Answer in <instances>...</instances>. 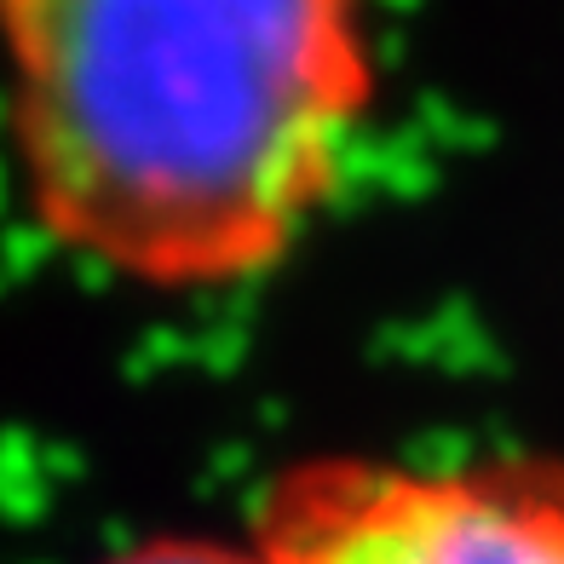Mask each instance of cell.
I'll return each instance as SVG.
<instances>
[{"instance_id": "cell-2", "label": "cell", "mask_w": 564, "mask_h": 564, "mask_svg": "<svg viewBox=\"0 0 564 564\" xmlns=\"http://www.w3.org/2000/svg\"><path fill=\"white\" fill-rule=\"evenodd\" d=\"M265 564H564V460L294 455L248 501Z\"/></svg>"}, {"instance_id": "cell-3", "label": "cell", "mask_w": 564, "mask_h": 564, "mask_svg": "<svg viewBox=\"0 0 564 564\" xmlns=\"http://www.w3.org/2000/svg\"><path fill=\"white\" fill-rule=\"evenodd\" d=\"M98 564H265L248 547V535H214V530H156L110 547Z\"/></svg>"}, {"instance_id": "cell-1", "label": "cell", "mask_w": 564, "mask_h": 564, "mask_svg": "<svg viewBox=\"0 0 564 564\" xmlns=\"http://www.w3.org/2000/svg\"><path fill=\"white\" fill-rule=\"evenodd\" d=\"M380 0H0L18 208L69 265L219 300L300 260L387 98Z\"/></svg>"}]
</instances>
